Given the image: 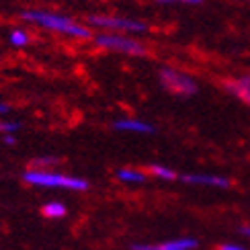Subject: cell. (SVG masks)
Wrapping results in <instances>:
<instances>
[{
    "label": "cell",
    "mask_w": 250,
    "mask_h": 250,
    "mask_svg": "<svg viewBox=\"0 0 250 250\" xmlns=\"http://www.w3.org/2000/svg\"><path fill=\"white\" fill-rule=\"evenodd\" d=\"M21 19H25V21H29V23H33V25H39L41 29L56 31V33L68 35V37H76V39H92L95 37L86 25H80L72 17L60 15V13L29 8V10H21Z\"/></svg>",
    "instance_id": "obj_1"
},
{
    "label": "cell",
    "mask_w": 250,
    "mask_h": 250,
    "mask_svg": "<svg viewBox=\"0 0 250 250\" xmlns=\"http://www.w3.org/2000/svg\"><path fill=\"white\" fill-rule=\"evenodd\" d=\"M23 183L31 187H43V189H64V191H88L90 183L80 176H72L64 172H56V170H35V168H27L21 174Z\"/></svg>",
    "instance_id": "obj_2"
},
{
    "label": "cell",
    "mask_w": 250,
    "mask_h": 250,
    "mask_svg": "<svg viewBox=\"0 0 250 250\" xmlns=\"http://www.w3.org/2000/svg\"><path fill=\"white\" fill-rule=\"evenodd\" d=\"M158 78L162 82V86L166 90H170L172 95H179L183 99L187 97H195L197 92H199V86H197V82L189 76L185 74L181 70H174L170 66H162L158 70Z\"/></svg>",
    "instance_id": "obj_3"
},
{
    "label": "cell",
    "mask_w": 250,
    "mask_h": 250,
    "mask_svg": "<svg viewBox=\"0 0 250 250\" xmlns=\"http://www.w3.org/2000/svg\"><path fill=\"white\" fill-rule=\"evenodd\" d=\"M88 25L97 27V29H107L109 33H133V35H142L148 31V25L142 23L138 19H127V17H107V15H90L88 17Z\"/></svg>",
    "instance_id": "obj_4"
},
{
    "label": "cell",
    "mask_w": 250,
    "mask_h": 250,
    "mask_svg": "<svg viewBox=\"0 0 250 250\" xmlns=\"http://www.w3.org/2000/svg\"><path fill=\"white\" fill-rule=\"evenodd\" d=\"M95 45L109 49V51H117V54H127V56H144L146 54V45L138 39H131L127 35H117V33H99L92 37Z\"/></svg>",
    "instance_id": "obj_5"
},
{
    "label": "cell",
    "mask_w": 250,
    "mask_h": 250,
    "mask_svg": "<svg viewBox=\"0 0 250 250\" xmlns=\"http://www.w3.org/2000/svg\"><path fill=\"white\" fill-rule=\"evenodd\" d=\"M179 181L185 185L197 187H213V189H230L232 181L222 174H207V172H183L179 174Z\"/></svg>",
    "instance_id": "obj_6"
},
{
    "label": "cell",
    "mask_w": 250,
    "mask_h": 250,
    "mask_svg": "<svg viewBox=\"0 0 250 250\" xmlns=\"http://www.w3.org/2000/svg\"><path fill=\"white\" fill-rule=\"evenodd\" d=\"M199 246V240L193 236L174 238V240H166L160 244H131L129 250H195Z\"/></svg>",
    "instance_id": "obj_7"
},
{
    "label": "cell",
    "mask_w": 250,
    "mask_h": 250,
    "mask_svg": "<svg viewBox=\"0 0 250 250\" xmlns=\"http://www.w3.org/2000/svg\"><path fill=\"white\" fill-rule=\"evenodd\" d=\"M113 129L125 131V133H142V135H152L156 133V127L152 123L138 119V117H127V119H117L113 123Z\"/></svg>",
    "instance_id": "obj_8"
},
{
    "label": "cell",
    "mask_w": 250,
    "mask_h": 250,
    "mask_svg": "<svg viewBox=\"0 0 250 250\" xmlns=\"http://www.w3.org/2000/svg\"><path fill=\"white\" fill-rule=\"evenodd\" d=\"M226 88L232 92L234 97H238L244 103H250V74L240 76L236 80H228L226 82Z\"/></svg>",
    "instance_id": "obj_9"
},
{
    "label": "cell",
    "mask_w": 250,
    "mask_h": 250,
    "mask_svg": "<svg viewBox=\"0 0 250 250\" xmlns=\"http://www.w3.org/2000/svg\"><path fill=\"white\" fill-rule=\"evenodd\" d=\"M115 179L123 185H142L148 181V172H144L140 168H119L115 172Z\"/></svg>",
    "instance_id": "obj_10"
},
{
    "label": "cell",
    "mask_w": 250,
    "mask_h": 250,
    "mask_svg": "<svg viewBox=\"0 0 250 250\" xmlns=\"http://www.w3.org/2000/svg\"><path fill=\"white\" fill-rule=\"evenodd\" d=\"M41 213L45 217H51V220H62V217L68 213V207L62 201H47L43 207H41Z\"/></svg>",
    "instance_id": "obj_11"
},
{
    "label": "cell",
    "mask_w": 250,
    "mask_h": 250,
    "mask_svg": "<svg viewBox=\"0 0 250 250\" xmlns=\"http://www.w3.org/2000/svg\"><path fill=\"white\" fill-rule=\"evenodd\" d=\"M150 172L156 176V179L166 181V183L179 181V172H174L172 168H168V166H164V164H152L150 166Z\"/></svg>",
    "instance_id": "obj_12"
},
{
    "label": "cell",
    "mask_w": 250,
    "mask_h": 250,
    "mask_svg": "<svg viewBox=\"0 0 250 250\" xmlns=\"http://www.w3.org/2000/svg\"><path fill=\"white\" fill-rule=\"evenodd\" d=\"M8 41H10V45L13 47H27L31 43V37L23 29H13L10 31V35H8Z\"/></svg>",
    "instance_id": "obj_13"
},
{
    "label": "cell",
    "mask_w": 250,
    "mask_h": 250,
    "mask_svg": "<svg viewBox=\"0 0 250 250\" xmlns=\"http://www.w3.org/2000/svg\"><path fill=\"white\" fill-rule=\"evenodd\" d=\"M62 160L58 156H39V158L31 160L29 168H35V170H43V166H54V164H60Z\"/></svg>",
    "instance_id": "obj_14"
},
{
    "label": "cell",
    "mask_w": 250,
    "mask_h": 250,
    "mask_svg": "<svg viewBox=\"0 0 250 250\" xmlns=\"http://www.w3.org/2000/svg\"><path fill=\"white\" fill-rule=\"evenodd\" d=\"M19 129H21L19 121H6V119L0 121V133L2 135H15Z\"/></svg>",
    "instance_id": "obj_15"
},
{
    "label": "cell",
    "mask_w": 250,
    "mask_h": 250,
    "mask_svg": "<svg viewBox=\"0 0 250 250\" xmlns=\"http://www.w3.org/2000/svg\"><path fill=\"white\" fill-rule=\"evenodd\" d=\"M156 2H160V4H203L205 0H156Z\"/></svg>",
    "instance_id": "obj_16"
},
{
    "label": "cell",
    "mask_w": 250,
    "mask_h": 250,
    "mask_svg": "<svg viewBox=\"0 0 250 250\" xmlns=\"http://www.w3.org/2000/svg\"><path fill=\"white\" fill-rule=\"evenodd\" d=\"M220 250H246V248L240 246V244H222Z\"/></svg>",
    "instance_id": "obj_17"
},
{
    "label": "cell",
    "mask_w": 250,
    "mask_h": 250,
    "mask_svg": "<svg viewBox=\"0 0 250 250\" xmlns=\"http://www.w3.org/2000/svg\"><path fill=\"white\" fill-rule=\"evenodd\" d=\"M2 142L6 146H15L17 144V135H2Z\"/></svg>",
    "instance_id": "obj_18"
},
{
    "label": "cell",
    "mask_w": 250,
    "mask_h": 250,
    "mask_svg": "<svg viewBox=\"0 0 250 250\" xmlns=\"http://www.w3.org/2000/svg\"><path fill=\"white\" fill-rule=\"evenodd\" d=\"M8 113H10V107L6 105V103L0 101V115H8Z\"/></svg>",
    "instance_id": "obj_19"
},
{
    "label": "cell",
    "mask_w": 250,
    "mask_h": 250,
    "mask_svg": "<svg viewBox=\"0 0 250 250\" xmlns=\"http://www.w3.org/2000/svg\"><path fill=\"white\" fill-rule=\"evenodd\" d=\"M240 232H242L244 236H248V238H250V226H242V228H240Z\"/></svg>",
    "instance_id": "obj_20"
}]
</instances>
